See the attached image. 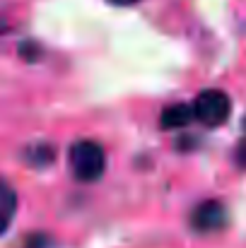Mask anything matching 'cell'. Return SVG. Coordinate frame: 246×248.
Here are the masks:
<instances>
[{"instance_id":"8","label":"cell","mask_w":246,"mask_h":248,"mask_svg":"<svg viewBox=\"0 0 246 248\" xmlns=\"http://www.w3.org/2000/svg\"><path fill=\"white\" fill-rule=\"evenodd\" d=\"M109 2H114V5H135L140 0H109Z\"/></svg>"},{"instance_id":"2","label":"cell","mask_w":246,"mask_h":248,"mask_svg":"<svg viewBox=\"0 0 246 248\" xmlns=\"http://www.w3.org/2000/svg\"><path fill=\"white\" fill-rule=\"evenodd\" d=\"M230 111H232V101L220 89H205L203 94H198L193 104V116L208 128L222 125L230 118Z\"/></svg>"},{"instance_id":"5","label":"cell","mask_w":246,"mask_h":248,"mask_svg":"<svg viewBox=\"0 0 246 248\" xmlns=\"http://www.w3.org/2000/svg\"><path fill=\"white\" fill-rule=\"evenodd\" d=\"M193 106L188 104H174V106H166L162 113V128L166 130H179V128H186L191 121H193Z\"/></svg>"},{"instance_id":"1","label":"cell","mask_w":246,"mask_h":248,"mask_svg":"<svg viewBox=\"0 0 246 248\" xmlns=\"http://www.w3.org/2000/svg\"><path fill=\"white\" fill-rule=\"evenodd\" d=\"M104 166H106V157H104L101 145H97L94 140H80L73 145L70 169H73V176L78 181H82V183L97 181L104 173Z\"/></svg>"},{"instance_id":"3","label":"cell","mask_w":246,"mask_h":248,"mask_svg":"<svg viewBox=\"0 0 246 248\" xmlns=\"http://www.w3.org/2000/svg\"><path fill=\"white\" fill-rule=\"evenodd\" d=\"M191 227L198 234H215L227 227V207L217 200L200 202L191 215Z\"/></svg>"},{"instance_id":"7","label":"cell","mask_w":246,"mask_h":248,"mask_svg":"<svg viewBox=\"0 0 246 248\" xmlns=\"http://www.w3.org/2000/svg\"><path fill=\"white\" fill-rule=\"evenodd\" d=\"M234 159H237V164L246 169V138L239 142V147H237V155H234Z\"/></svg>"},{"instance_id":"4","label":"cell","mask_w":246,"mask_h":248,"mask_svg":"<svg viewBox=\"0 0 246 248\" xmlns=\"http://www.w3.org/2000/svg\"><path fill=\"white\" fill-rule=\"evenodd\" d=\"M15 212H17V195L12 186L5 178H0V234L7 232V227L15 219Z\"/></svg>"},{"instance_id":"6","label":"cell","mask_w":246,"mask_h":248,"mask_svg":"<svg viewBox=\"0 0 246 248\" xmlns=\"http://www.w3.org/2000/svg\"><path fill=\"white\" fill-rule=\"evenodd\" d=\"M27 159H29L34 166L51 164V159H53V150H51V147H36V150H29V152H27Z\"/></svg>"}]
</instances>
